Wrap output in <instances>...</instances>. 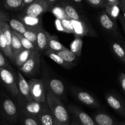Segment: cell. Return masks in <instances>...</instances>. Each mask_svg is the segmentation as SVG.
<instances>
[{
  "mask_svg": "<svg viewBox=\"0 0 125 125\" xmlns=\"http://www.w3.org/2000/svg\"><path fill=\"white\" fill-rule=\"evenodd\" d=\"M47 103L55 119L62 125H70L68 111L61 100L50 92H47Z\"/></svg>",
  "mask_w": 125,
  "mask_h": 125,
  "instance_id": "1",
  "label": "cell"
},
{
  "mask_svg": "<svg viewBox=\"0 0 125 125\" xmlns=\"http://www.w3.org/2000/svg\"><path fill=\"white\" fill-rule=\"evenodd\" d=\"M17 98L20 113L26 115L38 117L44 108L48 106L47 103H41L36 102L34 100L28 101L19 95H18Z\"/></svg>",
  "mask_w": 125,
  "mask_h": 125,
  "instance_id": "2",
  "label": "cell"
},
{
  "mask_svg": "<svg viewBox=\"0 0 125 125\" xmlns=\"http://www.w3.org/2000/svg\"><path fill=\"white\" fill-rule=\"evenodd\" d=\"M42 81L44 82L45 91L52 93L61 100L65 98V87L63 83L58 78L49 76L45 73Z\"/></svg>",
  "mask_w": 125,
  "mask_h": 125,
  "instance_id": "3",
  "label": "cell"
},
{
  "mask_svg": "<svg viewBox=\"0 0 125 125\" xmlns=\"http://www.w3.org/2000/svg\"><path fill=\"white\" fill-rule=\"evenodd\" d=\"M99 21L100 25L104 30L106 31L113 37L123 43V40L120 34L116 21L111 18L105 11H103L100 13L99 17Z\"/></svg>",
  "mask_w": 125,
  "mask_h": 125,
  "instance_id": "4",
  "label": "cell"
},
{
  "mask_svg": "<svg viewBox=\"0 0 125 125\" xmlns=\"http://www.w3.org/2000/svg\"><path fill=\"white\" fill-rule=\"evenodd\" d=\"M0 82L13 96H18V84L11 69L0 67Z\"/></svg>",
  "mask_w": 125,
  "mask_h": 125,
  "instance_id": "5",
  "label": "cell"
},
{
  "mask_svg": "<svg viewBox=\"0 0 125 125\" xmlns=\"http://www.w3.org/2000/svg\"><path fill=\"white\" fill-rule=\"evenodd\" d=\"M40 52L38 50L32 51L28 61L19 68L20 72L26 76H33L37 73L40 68Z\"/></svg>",
  "mask_w": 125,
  "mask_h": 125,
  "instance_id": "6",
  "label": "cell"
},
{
  "mask_svg": "<svg viewBox=\"0 0 125 125\" xmlns=\"http://www.w3.org/2000/svg\"><path fill=\"white\" fill-rule=\"evenodd\" d=\"M28 83L32 99L38 103H47L46 91L42 79L31 78Z\"/></svg>",
  "mask_w": 125,
  "mask_h": 125,
  "instance_id": "7",
  "label": "cell"
},
{
  "mask_svg": "<svg viewBox=\"0 0 125 125\" xmlns=\"http://www.w3.org/2000/svg\"><path fill=\"white\" fill-rule=\"evenodd\" d=\"M72 26H73V34L75 36L82 37L90 36L97 37L98 35L96 33L93 27L90 25L86 19L82 20L76 21L72 20Z\"/></svg>",
  "mask_w": 125,
  "mask_h": 125,
  "instance_id": "8",
  "label": "cell"
},
{
  "mask_svg": "<svg viewBox=\"0 0 125 125\" xmlns=\"http://www.w3.org/2000/svg\"><path fill=\"white\" fill-rule=\"evenodd\" d=\"M1 110L6 119L12 123L18 120L19 112L17 106L12 100L9 98H4L1 101Z\"/></svg>",
  "mask_w": 125,
  "mask_h": 125,
  "instance_id": "9",
  "label": "cell"
},
{
  "mask_svg": "<svg viewBox=\"0 0 125 125\" xmlns=\"http://www.w3.org/2000/svg\"><path fill=\"white\" fill-rule=\"evenodd\" d=\"M49 9L50 6L46 0H35L25 9L23 14L34 17H41Z\"/></svg>",
  "mask_w": 125,
  "mask_h": 125,
  "instance_id": "10",
  "label": "cell"
},
{
  "mask_svg": "<svg viewBox=\"0 0 125 125\" xmlns=\"http://www.w3.org/2000/svg\"><path fill=\"white\" fill-rule=\"evenodd\" d=\"M67 109L72 115L75 122L80 125H97L93 118L77 106L70 105L67 107Z\"/></svg>",
  "mask_w": 125,
  "mask_h": 125,
  "instance_id": "11",
  "label": "cell"
},
{
  "mask_svg": "<svg viewBox=\"0 0 125 125\" xmlns=\"http://www.w3.org/2000/svg\"><path fill=\"white\" fill-rule=\"evenodd\" d=\"M105 100L107 104L119 115L125 118V101L112 93L105 94Z\"/></svg>",
  "mask_w": 125,
  "mask_h": 125,
  "instance_id": "12",
  "label": "cell"
},
{
  "mask_svg": "<svg viewBox=\"0 0 125 125\" xmlns=\"http://www.w3.org/2000/svg\"><path fill=\"white\" fill-rule=\"evenodd\" d=\"M72 92L76 98L85 106L92 108H95L99 106L98 100L87 92L77 88H72Z\"/></svg>",
  "mask_w": 125,
  "mask_h": 125,
  "instance_id": "13",
  "label": "cell"
},
{
  "mask_svg": "<svg viewBox=\"0 0 125 125\" xmlns=\"http://www.w3.org/2000/svg\"><path fill=\"white\" fill-rule=\"evenodd\" d=\"M18 20H20L29 30L37 32L43 28L41 17H34L23 14L20 16Z\"/></svg>",
  "mask_w": 125,
  "mask_h": 125,
  "instance_id": "14",
  "label": "cell"
},
{
  "mask_svg": "<svg viewBox=\"0 0 125 125\" xmlns=\"http://www.w3.org/2000/svg\"><path fill=\"white\" fill-rule=\"evenodd\" d=\"M50 34L44 28L37 31V39L36 45L39 52H44L49 50V37Z\"/></svg>",
  "mask_w": 125,
  "mask_h": 125,
  "instance_id": "15",
  "label": "cell"
},
{
  "mask_svg": "<svg viewBox=\"0 0 125 125\" xmlns=\"http://www.w3.org/2000/svg\"><path fill=\"white\" fill-rule=\"evenodd\" d=\"M18 95L23 99L28 101L33 100L31 96L30 90H29V83L23 76V74L20 72H18Z\"/></svg>",
  "mask_w": 125,
  "mask_h": 125,
  "instance_id": "16",
  "label": "cell"
},
{
  "mask_svg": "<svg viewBox=\"0 0 125 125\" xmlns=\"http://www.w3.org/2000/svg\"><path fill=\"white\" fill-rule=\"evenodd\" d=\"M93 120L97 125H118V122L109 115L103 112L96 113L93 116Z\"/></svg>",
  "mask_w": 125,
  "mask_h": 125,
  "instance_id": "17",
  "label": "cell"
},
{
  "mask_svg": "<svg viewBox=\"0 0 125 125\" xmlns=\"http://www.w3.org/2000/svg\"><path fill=\"white\" fill-rule=\"evenodd\" d=\"M38 117L40 125H55V118L48 106L44 108V109L42 111Z\"/></svg>",
  "mask_w": 125,
  "mask_h": 125,
  "instance_id": "18",
  "label": "cell"
},
{
  "mask_svg": "<svg viewBox=\"0 0 125 125\" xmlns=\"http://www.w3.org/2000/svg\"><path fill=\"white\" fill-rule=\"evenodd\" d=\"M110 48L116 57L125 64V47L119 42L112 41L110 43Z\"/></svg>",
  "mask_w": 125,
  "mask_h": 125,
  "instance_id": "19",
  "label": "cell"
},
{
  "mask_svg": "<svg viewBox=\"0 0 125 125\" xmlns=\"http://www.w3.org/2000/svg\"><path fill=\"white\" fill-rule=\"evenodd\" d=\"M55 26L57 30L68 34H73V26L71 20L65 19L60 20L56 19L55 21Z\"/></svg>",
  "mask_w": 125,
  "mask_h": 125,
  "instance_id": "20",
  "label": "cell"
},
{
  "mask_svg": "<svg viewBox=\"0 0 125 125\" xmlns=\"http://www.w3.org/2000/svg\"><path fill=\"white\" fill-rule=\"evenodd\" d=\"M42 54L45 55V56H47V57H49L50 59L52 60V61H54L55 62H56L57 64L60 65L64 67V68H71L74 65V64L67 63L66 61H64V60L62 59L60 56H59L58 55V54L55 52H53V51L48 50V51L43 52Z\"/></svg>",
  "mask_w": 125,
  "mask_h": 125,
  "instance_id": "21",
  "label": "cell"
},
{
  "mask_svg": "<svg viewBox=\"0 0 125 125\" xmlns=\"http://www.w3.org/2000/svg\"><path fill=\"white\" fill-rule=\"evenodd\" d=\"M61 7L63 9L65 13H66L67 16L70 20L76 21H79L83 20V18L80 15V14L78 13L77 10L73 6H71V5L66 3V2H63L61 4Z\"/></svg>",
  "mask_w": 125,
  "mask_h": 125,
  "instance_id": "22",
  "label": "cell"
},
{
  "mask_svg": "<svg viewBox=\"0 0 125 125\" xmlns=\"http://www.w3.org/2000/svg\"><path fill=\"white\" fill-rule=\"evenodd\" d=\"M32 51L30 50L23 49L22 51L19 52L17 56L15 57L13 62L15 65L18 68H20L28 60L30 57Z\"/></svg>",
  "mask_w": 125,
  "mask_h": 125,
  "instance_id": "23",
  "label": "cell"
},
{
  "mask_svg": "<svg viewBox=\"0 0 125 125\" xmlns=\"http://www.w3.org/2000/svg\"><path fill=\"white\" fill-rule=\"evenodd\" d=\"M67 48L65 47L62 44H61L58 40V38L56 35H50L49 37V50L53 52H58L60 51L65 50Z\"/></svg>",
  "mask_w": 125,
  "mask_h": 125,
  "instance_id": "24",
  "label": "cell"
},
{
  "mask_svg": "<svg viewBox=\"0 0 125 125\" xmlns=\"http://www.w3.org/2000/svg\"><path fill=\"white\" fill-rule=\"evenodd\" d=\"M11 49H12V54L13 58L19 53L20 51L23 50V47L22 45L19 38L15 34L14 32L12 30V41H11Z\"/></svg>",
  "mask_w": 125,
  "mask_h": 125,
  "instance_id": "25",
  "label": "cell"
},
{
  "mask_svg": "<svg viewBox=\"0 0 125 125\" xmlns=\"http://www.w3.org/2000/svg\"><path fill=\"white\" fill-rule=\"evenodd\" d=\"M82 46H83L82 38L81 37L75 36V39L70 45V50L77 57H79L82 54Z\"/></svg>",
  "mask_w": 125,
  "mask_h": 125,
  "instance_id": "26",
  "label": "cell"
},
{
  "mask_svg": "<svg viewBox=\"0 0 125 125\" xmlns=\"http://www.w3.org/2000/svg\"><path fill=\"white\" fill-rule=\"evenodd\" d=\"M8 24L12 31L20 33V34H23L28 30L26 27L20 20L15 19V18H12L9 21Z\"/></svg>",
  "mask_w": 125,
  "mask_h": 125,
  "instance_id": "27",
  "label": "cell"
},
{
  "mask_svg": "<svg viewBox=\"0 0 125 125\" xmlns=\"http://www.w3.org/2000/svg\"><path fill=\"white\" fill-rule=\"evenodd\" d=\"M0 50H1L2 51V52L9 59H10L12 61H13L14 58H13V54H12V51L11 50H9V48L7 46V43H6V41L5 40V38L4 37L3 34H2V28L0 30Z\"/></svg>",
  "mask_w": 125,
  "mask_h": 125,
  "instance_id": "28",
  "label": "cell"
},
{
  "mask_svg": "<svg viewBox=\"0 0 125 125\" xmlns=\"http://www.w3.org/2000/svg\"><path fill=\"white\" fill-rule=\"evenodd\" d=\"M56 53L64 61H65L67 63H72V64H74V62L77 59V56L75 55L71 50L67 48L65 50H62L60 52H56Z\"/></svg>",
  "mask_w": 125,
  "mask_h": 125,
  "instance_id": "29",
  "label": "cell"
},
{
  "mask_svg": "<svg viewBox=\"0 0 125 125\" xmlns=\"http://www.w3.org/2000/svg\"><path fill=\"white\" fill-rule=\"evenodd\" d=\"M15 34L18 36V37L19 38L20 40L21 43H22V45L23 46V48L26 49V50H30V51H33L34 50H38L36 47V45L34 43H33V42H31V41H29V40H28L27 39H26L24 36L23 35V34H20V33L17 32H15Z\"/></svg>",
  "mask_w": 125,
  "mask_h": 125,
  "instance_id": "30",
  "label": "cell"
},
{
  "mask_svg": "<svg viewBox=\"0 0 125 125\" xmlns=\"http://www.w3.org/2000/svg\"><path fill=\"white\" fill-rule=\"evenodd\" d=\"M105 12L111 18L116 21L120 15V5H107L105 6Z\"/></svg>",
  "mask_w": 125,
  "mask_h": 125,
  "instance_id": "31",
  "label": "cell"
},
{
  "mask_svg": "<svg viewBox=\"0 0 125 125\" xmlns=\"http://www.w3.org/2000/svg\"><path fill=\"white\" fill-rule=\"evenodd\" d=\"M4 6L9 10L22 9L23 0H4Z\"/></svg>",
  "mask_w": 125,
  "mask_h": 125,
  "instance_id": "32",
  "label": "cell"
},
{
  "mask_svg": "<svg viewBox=\"0 0 125 125\" xmlns=\"http://www.w3.org/2000/svg\"><path fill=\"white\" fill-rule=\"evenodd\" d=\"M20 118L23 125H40L38 117L26 115L20 113Z\"/></svg>",
  "mask_w": 125,
  "mask_h": 125,
  "instance_id": "33",
  "label": "cell"
},
{
  "mask_svg": "<svg viewBox=\"0 0 125 125\" xmlns=\"http://www.w3.org/2000/svg\"><path fill=\"white\" fill-rule=\"evenodd\" d=\"M52 13L56 17V19L60 20L65 19H69L67 16V15H66V13H65L64 9L61 7L54 8L52 10Z\"/></svg>",
  "mask_w": 125,
  "mask_h": 125,
  "instance_id": "34",
  "label": "cell"
},
{
  "mask_svg": "<svg viewBox=\"0 0 125 125\" xmlns=\"http://www.w3.org/2000/svg\"><path fill=\"white\" fill-rule=\"evenodd\" d=\"M23 35L26 39H27L28 40H29V41H31V42H33V43H34L36 45L37 39V32L28 29L23 34Z\"/></svg>",
  "mask_w": 125,
  "mask_h": 125,
  "instance_id": "35",
  "label": "cell"
},
{
  "mask_svg": "<svg viewBox=\"0 0 125 125\" xmlns=\"http://www.w3.org/2000/svg\"><path fill=\"white\" fill-rule=\"evenodd\" d=\"M87 2L92 6L97 7H104L107 6L105 0H87Z\"/></svg>",
  "mask_w": 125,
  "mask_h": 125,
  "instance_id": "36",
  "label": "cell"
},
{
  "mask_svg": "<svg viewBox=\"0 0 125 125\" xmlns=\"http://www.w3.org/2000/svg\"><path fill=\"white\" fill-rule=\"evenodd\" d=\"M0 67L1 68H9V69H11V67L9 65L8 62H7L5 57H4L3 54L0 52Z\"/></svg>",
  "mask_w": 125,
  "mask_h": 125,
  "instance_id": "37",
  "label": "cell"
},
{
  "mask_svg": "<svg viewBox=\"0 0 125 125\" xmlns=\"http://www.w3.org/2000/svg\"><path fill=\"white\" fill-rule=\"evenodd\" d=\"M118 80L120 83V86L122 89L123 91L125 94V73L123 72H121L119 74Z\"/></svg>",
  "mask_w": 125,
  "mask_h": 125,
  "instance_id": "38",
  "label": "cell"
},
{
  "mask_svg": "<svg viewBox=\"0 0 125 125\" xmlns=\"http://www.w3.org/2000/svg\"><path fill=\"white\" fill-rule=\"evenodd\" d=\"M8 20V15L6 13L0 11V30L2 28L4 23Z\"/></svg>",
  "mask_w": 125,
  "mask_h": 125,
  "instance_id": "39",
  "label": "cell"
},
{
  "mask_svg": "<svg viewBox=\"0 0 125 125\" xmlns=\"http://www.w3.org/2000/svg\"><path fill=\"white\" fill-rule=\"evenodd\" d=\"M107 5H120V0H105Z\"/></svg>",
  "mask_w": 125,
  "mask_h": 125,
  "instance_id": "40",
  "label": "cell"
},
{
  "mask_svg": "<svg viewBox=\"0 0 125 125\" xmlns=\"http://www.w3.org/2000/svg\"><path fill=\"white\" fill-rule=\"evenodd\" d=\"M118 19L119 20H120V23L121 24V26H122L124 32H125V20L124 19L123 17V15H121V13H120V16H119L118 17Z\"/></svg>",
  "mask_w": 125,
  "mask_h": 125,
  "instance_id": "41",
  "label": "cell"
},
{
  "mask_svg": "<svg viewBox=\"0 0 125 125\" xmlns=\"http://www.w3.org/2000/svg\"><path fill=\"white\" fill-rule=\"evenodd\" d=\"M35 0H23V6H22V9H25L27 6H29V4L33 2Z\"/></svg>",
  "mask_w": 125,
  "mask_h": 125,
  "instance_id": "42",
  "label": "cell"
},
{
  "mask_svg": "<svg viewBox=\"0 0 125 125\" xmlns=\"http://www.w3.org/2000/svg\"><path fill=\"white\" fill-rule=\"evenodd\" d=\"M120 10L121 12V15L123 17L124 19L125 20V5L122 3L120 4Z\"/></svg>",
  "mask_w": 125,
  "mask_h": 125,
  "instance_id": "43",
  "label": "cell"
},
{
  "mask_svg": "<svg viewBox=\"0 0 125 125\" xmlns=\"http://www.w3.org/2000/svg\"><path fill=\"white\" fill-rule=\"evenodd\" d=\"M58 0H46V1L47 2V3L49 4V5L50 6V7L52 5L55 4Z\"/></svg>",
  "mask_w": 125,
  "mask_h": 125,
  "instance_id": "44",
  "label": "cell"
},
{
  "mask_svg": "<svg viewBox=\"0 0 125 125\" xmlns=\"http://www.w3.org/2000/svg\"><path fill=\"white\" fill-rule=\"evenodd\" d=\"M71 1H72L73 2H74L75 3H76V4H80V3H81V2L82 1V0H71Z\"/></svg>",
  "mask_w": 125,
  "mask_h": 125,
  "instance_id": "45",
  "label": "cell"
},
{
  "mask_svg": "<svg viewBox=\"0 0 125 125\" xmlns=\"http://www.w3.org/2000/svg\"><path fill=\"white\" fill-rule=\"evenodd\" d=\"M70 125H80L78 123H77V122H75V121H74V122H72V123H70Z\"/></svg>",
  "mask_w": 125,
  "mask_h": 125,
  "instance_id": "46",
  "label": "cell"
},
{
  "mask_svg": "<svg viewBox=\"0 0 125 125\" xmlns=\"http://www.w3.org/2000/svg\"><path fill=\"white\" fill-rule=\"evenodd\" d=\"M62 125L61 124V123H59L58 122L57 120H56V119H55V125Z\"/></svg>",
  "mask_w": 125,
  "mask_h": 125,
  "instance_id": "47",
  "label": "cell"
},
{
  "mask_svg": "<svg viewBox=\"0 0 125 125\" xmlns=\"http://www.w3.org/2000/svg\"><path fill=\"white\" fill-rule=\"evenodd\" d=\"M118 125H125V122H118Z\"/></svg>",
  "mask_w": 125,
  "mask_h": 125,
  "instance_id": "48",
  "label": "cell"
},
{
  "mask_svg": "<svg viewBox=\"0 0 125 125\" xmlns=\"http://www.w3.org/2000/svg\"><path fill=\"white\" fill-rule=\"evenodd\" d=\"M120 3H122L125 5V0H120Z\"/></svg>",
  "mask_w": 125,
  "mask_h": 125,
  "instance_id": "49",
  "label": "cell"
},
{
  "mask_svg": "<svg viewBox=\"0 0 125 125\" xmlns=\"http://www.w3.org/2000/svg\"><path fill=\"white\" fill-rule=\"evenodd\" d=\"M4 125H8V124H5Z\"/></svg>",
  "mask_w": 125,
  "mask_h": 125,
  "instance_id": "50",
  "label": "cell"
}]
</instances>
